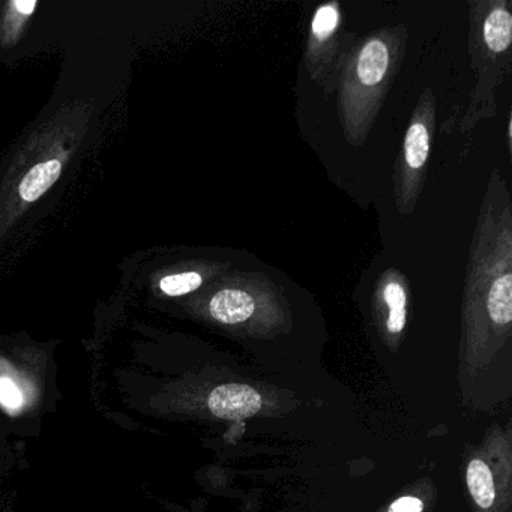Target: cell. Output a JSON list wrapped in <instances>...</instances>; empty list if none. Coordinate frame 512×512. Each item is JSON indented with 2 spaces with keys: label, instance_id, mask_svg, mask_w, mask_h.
<instances>
[{
  "label": "cell",
  "instance_id": "5b68a950",
  "mask_svg": "<svg viewBox=\"0 0 512 512\" xmlns=\"http://www.w3.org/2000/svg\"><path fill=\"white\" fill-rule=\"evenodd\" d=\"M466 479L470 496L473 497L476 505L481 509L491 508L496 499V488H494L490 467L482 460L470 461Z\"/></svg>",
  "mask_w": 512,
  "mask_h": 512
},
{
  "label": "cell",
  "instance_id": "ba28073f",
  "mask_svg": "<svg viewBox=\"0 0 512 512\" xmlns=\"http://www.w3.org/2000/svg\"><path fill=\"white\" fill-rule=\"evenodd\" d=\"M406 161L410 169H421L430 152V136L427 127L421 122H413L407 130Z\"/></svg>",
  "mask_w": 512,
  "mask_h": 512
},
{
  "label": "cell",
  "instance_id": "9c48e42d",
  "mask_svg": "<svg viewBox=\"0 0 512 512\" xmlns=\"http://www.w3.org/2000/svg\"><path fill=\"white\" fill-rule=\"evenodd\" d=\"M383 296L389 308L388 331L398 334L406 325V293L400 284L389 283L385 287Z\"/></svg>",
  "mask_w": 512,
  "mask_h": 512
},
{
  "label": "cell",
  "instance_id": "52a82bcc",
  "mask_svg": "<svg viewBox=\"0 0 512 512\" xmlns=\"http://www.w3.org/2000/svg\"><path fill=\"white\" fill-rule=\"evenodd\" d=\"M484 40L494 53L506 52L512 43V17L506 10H494L485 20Z\"/></svg>",
  "mask_w": 512,
  "mask_h": 512
},
{
  "label": "cell",
  "instance_id": "7a4b0ae2",
  "mask_svg": "<svg viewBox=\"0 0 512 512\" xmlns=\"http://www.w3.org/2000/svg\"><path fill=\"white\" fill-rule=\"evenodd\" d=\"M209 310L218 322L236 325L253 316L256 304L250 293L244 290L224 289L212 298Z\"/></svg>",
  "mask_w": 512,
  "mask_h": 512
},
{
  "label": "cell",
  "instance_id": "5bb4252c",
  "mask_svg": "<svg viewBox=\"0 0 512 512\" xmlns=\"http://www.w3.org/2000/svg\"><path fill=\"white\" fill-rule=\"evenodd\" d=\"M14 7L20 14H31L37 7V2L35 0H17L14 2Z\"/></svg>",
  "mask_w": 512,
  "mask_h": 512
},
{
  "label": "cell",
  "instance_id": "8992f818",
  "mask_svg": "<svg viewBox=\"0 0 512 512\" xmlns=\"http://www.w3.org/2000/svg\"><path fill=\"white\" fill-rule=\"evenodd\" d=\"M488 314L497 325H509L512 320V275L505 274L491 284L487 298Z\"/></svg>",
  "mask_w": 512,
  "mask_h": 512
},
{
  "label": "cell",
  "instance_id": "30bf717a",
  "mask_svg": "<svg viewBox=\"0 0 512 512\" xmlns=\"http://www.w3.org/2000/svg\"><path fill=\"white\" fill-rule=\"evenodd\" d=\"M202 277L197 272L170 275L163 278L160 283L161 290L169 296L187 295L202 286Z\"/></svg>",
  "mask_w": 512,
  "mask_h": 512
},
{
  "label": "cell",
  "instance_id": "277c9868",
  "mask_svg": "<svg viewBox=\"0 0 512 512\" xmlns=\"http://www.w3.org/2000/svg\"><path fill=\"white\" fill-rule=\"evenodd\" d=\"M62 166L58 160L47 161V163L38 164L20 184V196L26 202H35L40 199L61 176Z\"/></svg>",
  "mask_w": 512,
  "mask_h": 512
},
{
  "label": "cell",
  "instance_id": "3957f363",
  "mask_svg": "<svg viewBox=\"0 0 512 512\" xmlns=\"http://www.w3.org/2000/svg\"><path fill=\"white\" fill-rule=\"evenodd\" d=\"M389 52L385 43L371 40L359 53L358 77L365 86L379 85L388 71Z\"/></svg>",
  "mask_w": 512,
  "mask_h": 512
},
{
  "label": "cell",
  "instance_id": "6da1fadb",
  "mask_svg": "<svg viewBox=\"0 0 512 512\" xmlns=\"http://www.w3.org/2000/svg\"><path fill=\"white\" fill-rule=\"evenodd\" d=\"M208 406L212 415L218 418H250L262 409V395L251 386L227 383L209 394Z\"/></svg>",
  "mask_w": 512,
  "mask_h": 512
},
{
  "label": "cell",
  "instance_id": "7c38bea8",
  "mask_svg": "<svg viewBox=\"0 0 512 512\" xmlns=\"http://www.w3.org/2000/svg\"><path fill=\"white\" fill-rule=\"evenodd\" d=\"M0 404L10 410L19 409L23 404V395L19 386L8 377L0 379Z\"/></svg>",
  "mask_w": 512,
  "mask_h": 512
},
{
  "label": "cell",
  "instance_id": "4fadbf2b",
  "mask_svg": "<svg viewBox=\"0 0 512 512\" xmlns=\"http://www.w3.org/2000/svg\"><path fill=\"white\" fill-rule=\"evenodd\" d=\"M424 511V503L421 499L413 496L400 497L389 506L388 512H422Z\"/></svg>",
  "mask_w": 512,
  "mask_h": 512
},
{
  "label": "cell",
  "instance_id": "8fae6325",
  "mask_svg": "<svg viewBox=\"0 0 512 512\" xmlns=\"http://www.w3.org/2000/svg\"><path fill=\"white\" fill-rule=\"evenodd\" d=\"M338 20H340V14H338L337 7L332 4L323 5L314 16L313 34L319 40H326L337 29Z\"/></svg>",
  "mask_w": 512,
  "mask_h": 512
}]
</instances>
